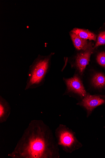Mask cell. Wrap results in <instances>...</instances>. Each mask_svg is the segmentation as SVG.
<instances>
[{
	"label": "cell",
	"instance_id": "6da1fadb",
	"mask_svg": "<svg viewBox=\"0 0 105 158\" xmlns=\"http://www.w3.org/2000/svg\"><path fill=\"white\" fill-rule=\"evenodd\" d=\"M11 158L59 157V149L49 127L41 120L31 121L13 151Z\"/></svg>",
	"mask_w": 105,
	"mask_h": 158
},
{
	"label": "cell",
	"instance_id": "7a4b0ae2",
	"mask_svg": "<svg viewBox=\"0 0 105 158\" xmlns=\"http://www.w3.org/2000/svg\"><path fill=\"white\" fill-rule=\"evenodd\" d=\"M49 57L39 56L30 67L25 90L41 87L45 81L48 69Z\"/></svg>",
	"mask_w": 105,
	"mask_h": 158
},
{
	"label": "cell",
	"instance_id": "3957f363",
	"mask_svg": "<svg viewBox=\"0 0 105 158\" xmlns=\"http://www.w3.org/2000/svg\"><path fill=\"white\" fill-rule=\"evenodd\" d=\"M58 145L67 152H71L75 147L76 140L72 132L65 126L60 125L56 131Z\"/></svg>",
	"mask_w": 105,
	"mask_h": 158
},
{
	"label": "cell",
	"instance_id": "277c9868",
	"mask_svg": "<svg viewBox=\"0 0 105 158\" xmlns=\"http://www.w3.org/2000/svg\"><path fill=\"white\" fill-rule=\"evenodd\" d=\"M67 91L78 94L81 97L86 95V92L80 79L77 76L69 79H64Z\"/></svg>",
	"mask_w": 105,
	"mask_h": 158
},
{
	"label": "cell",
	"instance_id": "5b68a950",
	"mask_svg": "<svg viewBox=\"0 0 105 158\" xmlns=\"http://www.w3.org/2000/svg\"><path fill=\"white\" fill-rule=\"evenodd\" d=\"M93 45L84 52L78 54L76 57V65L80 73L82 74L90 60L91 55L94 52Z\"/></svg>",
	"mask_w": 105,
	"mask_h": 158
},
{
	"label": "cell",
	"instance_id": "8992f818",
	"mask_svg": "<svg viewBox=\"0 0 105 158\" xmlns=\"http://www.w3.org/2000/svg\"><path fill=\"white\" fill-rule=\"evenodd\" d=\"M105 103V100L99 96L86 95L83 99L81 105L89 112H91L97 107Z\"/></svg>",
	"mask_w": 105,
	"mask_h": 158
},
{
	"label": "cell",
	"instance_id": "52a82bcc",
	"mask_svg": "<svg viewBox=\"0 0 105 158\" xmlns=\"http://www.w3.org/2000/svg\"><path fill=\"white\" fill-rule=\"evenodd\" d=\"M11 112V107L7 100L0 96V123L6 122L9 118Z\"/></svg>",
	"mask_w": 105,
	"mask_h": 158
},
{
	"label": "cell",
	"instance_id": "ba28073f",
	"mask_svg": "<svg viewBox=\"0 0 105 158\" xmlns=\"http://www.w3.org/2000/svg\"><path fill=\"white\" fill-rule=\"evenodd\" d=\"M70 35L75 47L78 50H86L93 45L92 42H88L87 40L83 39L78 35L71 32Z\"/></svg>",
	"mask_w": 105,
	"mask_h": 158
},
{
	"label": "cell",
	"instance_id": "9c48e42d",
	"mask_svg": "<svg viewBox=\"0 0 105 158\" xmlns=\"http://www.w3.org/2000/svg\"><path fill=\"white\" fill-rule=\"evenodd\" d=\"M71 32L76 34L82 39L90 40L96 41V35L94 34L79 28H74Z\"/></svg>",
	"mask_w": 105,
	"mask_h": 158
},
{
	"label": "cell",
	"instance_id": "30bf717a",
	"mask_svg": "<svg viewBox=\"0 0 105 158\" xmlns=\"http://www.w3.org/2000/svg\"><path fill=\"white\" fill-rule=\"evenodd\" d=\"M92 82L95 88L102 89L105 87V76L101 73H96L93 76Z\"/></svg>",
	"mask_w": 105,
	"mask_h": 158
},
{
	"label": "cell",
	"instance_id": "8fae6325",
	"mask_svg": "<svg viewBox=\"0 0 105 158\" xmlns=\"http://www.w3.org/2000/svg\"><path fill=\"white\" fill-rule=\"evenodd\" d=\"M103 45H105V31L101 32L99 34L97 40L94 48L95 49L99 46Z\"/></svg>",
	"mask_w": 105,
	"mask_h": 158
},
{
	"label": "cell",
	"instance_id": "7c38bea8",
	"mask_svg": "<svg viewBox=\"0 0 105 158\" xmlns=\"http://www.w3.org/2000/svg\"><path fill=\"white\" fill-rule=\"evenodd\" d=\"M96 60L100 65L105 68V52L99 53L97 56Z\"/></svg>",
	"mask_w": 105,
	"mask_h": 158
},
{
	"label": "cell",
	"instance_id": "4fadbf2b",
	"mask_svg": "<svg viewBox=\"0 0 105 158\" xmlns=\"http://www.w3.org/2000/svg\"><path fill=\"white\" fill-rule=\"evenodd\" d=\"M99 96L101 97L104 98L105 99V95H99Z\"/></svg>",
	"mask_w": 105,
	"mask_h": 158
}]
</instances>
